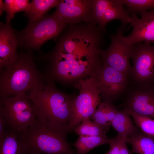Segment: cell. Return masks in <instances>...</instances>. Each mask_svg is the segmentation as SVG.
<instances>
[{
	"instance_id": "603a6c76",
	"label": "cell",
	"mask_w": 154,
	"mask_h": 154,
	"mask_svg": "<svg viewBox=\"0 0 154 154\" xmlns=\"http://www.w3.org/2000/svg\"><path fill=\"white\" fill-rule=\"evenodd\" d=\"M5 11L7 13L6 24H10L11 20L17 13L27 9L30 2L28 0H5L4 1Z\"/></svg>"
},
{
	"instance_id": "7c38bea8",
	"label": "cell",
	"mask_w": 154,
	"mask_h": 154,
	"mask_svg": "<svg viewBox=\"0 0 154 154\" xmlns=\"http://www.w3.org/2000/svg\"><path fill=\"white\" fill-rule=\"evenodd\" d=\"M93 3V0H60L52 13L68 25L92 23Z\"/></svg>"
},
{
	"instance_id": "9a60e30c",
	"label": "cell",
	"mask_w": 154,
	"mask_h": 154,
	"mask_svg": "<svg viewBox=\"0 0 154 154\" xmlns=\"http://www.w3.org/2000/svg\"><path fill=\"white\" fill-rule=\"evenodd\" d=\"M21 132L7 128L0 140V154H26Z\"/></svg>"
},
{
	"instance_id": "44dd1931",
	"label": "cell",
	"mask_w": 154,
	"mask_h": 154,
	"mask_svg": "<svg viewBox=\"0 0 154 154\" xmlns=\"http://www.w3.org/2000/svg\"><path fill=\"white\" fill-rule=\"evenodd\" d=\"M111 140L112 138L80 135L72 145L76 148V154H86L98 146L110 144Z\"/></svg>"
},
{
	"instance_id": "e0dca14e",
	"label": "cell",
	"mask_w": 154,
	"mask_h": 154,
	"mask_svg": "<svg viewBox=\"0 0 154 154\" xmlns=\"http://www.w3.org/2000/svg\"><path fill=\"white\" fill-rule=\"evenodd\" d=\"M118 111L112 103L101 102L89 119L108 132Z\"/></svg>"
},
{
	"instance_id": "7a4b0ae2",
	"label": "cell",
	"mask_w": 154,
	"mask_h": 154,
	"mask_svg": "<svg viewBox=\"0 0 154 154\" xmlns=\"http://www.w3.org/2000/svg\"><path fill=\"white\" fill-rule=\"evenodd\" d=\"M47 81L35 65L31 50H27L19 54L15 61L0 71V97L21 96L31 99Z\"/></svg>"
},
{
	"instance_id": "f1b7e54d",
	"label": "cell",
	"mask_w": 154,
	"mask_h": 154,
	"mask_svg": "<svg viewBox=\"0 0 154 154\" xmlns=\"http://www.w3.org/2000/svg\"><path fill=\"white\" fill-rule=\"evenodd\" d=\"M7 128L5 118L2 114L0 112V140L4 135Z\"/></svg>"
},
{
	"instance_id": "8fae6325",
	"label": "cell",
	"mask_w": 154,
	"mask_h": 154,
	"mask_svg": "<svg viewBox=\"0 0 154 154\" xmlns=\"http://www.w3.org/2000/svg\"><path fill=\"white\" fill-rule=\"evenodd\" d=\"M124 95V108L154 119V83L140 84L130 82Z\"/></svg>"
},
{
	"instance_id": "d4e9b609",
	"label": "cell",
	"mask_w": 154,
	"mask_h": 154,
	"mask_svg": "<svg viewBox=\"0 0 154 154\" xmlns=\"http://www.w3.org/2000/svg\"><path fill=\"white\" fill-rule=\"evenodd\" d=\"M131 116L135 123L147 134L154 137V119L138 114L128 109L124 108Z\"/></svg>"
},
{
	"instance_id": "5bb4252c",
	"label": "cell",
	"mask_w": 154,
	"mask_h": 154,
	"mask_svg": "<svg viewBox=\"0 0 154 154\" xmlns=\"http://www.w3.org/2000/svg\"><path fill=\"white\" fill-rule=\"evenodd\" d=\"M18 41L10 24H0V71L17 59Z\"/></svg>"
},
{
	"instance_id": "ba28073f",
	"label": "cell",
	"mask_w": 154,
	"mask_h": 154,
	"mask_svg": "<svg viewBox=\"0 0 154 154\" xmlns=\"http://www.w3.org/2000/svg\"><path fill=\"white\" fill-rule=\"evenodd\" d=\"M92 74L104 102L112 103L124 95L130 82L129 76L102 64Z\"/></svg>"
},
{
	"instance_id": "4fadbf2b",
	"label": "cell",
	"mask_w": 154,
	"mask_h": 154,
	"mask_svg": "<svg viewBox=\"0 0 154 154\" xmlns=\"http://www.w3.org/2000/svg\"><path fill=\"white\" fill-rule=\"evenodd\" d=\"M140 14V18L136 15H131L129 24L133 27L132 31L128 35L123 36L124 41L129 45H134L143 41L154 43V9Z\"/></svg>"
},
{
	"instance_id": "2e32d148",
	"label": "cell",
	"mask_w": 154,
	"mask_h": 154,
	"mask_svg": "<svg viewBox=\"0 0 154 154\" xmlns=\"http://www.w3.org/2000/svg\"><path fill=\"white\" fill-rule=\"evenodd\" d=\"M121 0H112L111 4L106 10L99 28L102 31H106V26L110 21L118 19L121 22L122 25L125 27L130 24L131 19L130 16L123 6Z\"/></svg>"
},
{
	"instance_id": "5b68a950",
	"label": "cell",
	"mask_w": 154,
	"mask_h": 154,
	"mask_svg": "<svg viewBox=\"0 0 154 154\" xmlns=\"http://www.w3.org/2000/svg\"><path fill=\"white\" fill-rule=\"evenodd\" d=\"M68 26L52 13L44 15L37 21L29 23L23 30L15 33L19 46L38 51L48 40H55Z\"/></svg>"
},
{
	"instance_id": "277c9868",
	"label": "cell",
	"mask_w": 154,
	"mask_h": 154,
	"mask_svg": "<svg viewBox=\"0 0 154 154\" xmlns=\"http://www.w3.org/2000/svg\"><path fill=\"white\" fill-rule=\"evenodd\" d=\"M73 98L56 88L54 81L47 79L43 89L30 99L37 117L68 132V128L73 116Z\"/></svg>"
},
{
	"instance_id": "4dcf8cb0",
	"label": "cell",
	"mask_w": 154,
	"mask_h": 154,
	"mask_svg": "<svg viewBox=\"0 0 154 154\" xmlns=\"http://www.w3.org/2000/svg\"><path fill=\"white\" fill-rule=\"evenodd\" d=\"M26 154H44L42 153L36 152H30L27 153Z\"/></svg>"
},
{
	"instance_id": "83f0119b",
	"label": "cell",
	"mask_w": 154,
	"mask_h": 154,
	"mask_svg": "<svg viewBox=\"0 0 154 154\" xmlns=\"http://www.w3.org/2000/svg\"><path fill=\"white\" fill-rule=\"evenodd\" d=\"M119 139V149L120 154H130L126 143V139L117 135Z\"/></svg>"
},
{
	"instance_id": "484cf974",
	"label": "cell",
	"mask_w": 154,
	"mask_h": 154,
	"mask_svg": "<svg viewBox=\"0 0 154 154\" xmlns=\"http://www.w3.org/2000/svg\"><path fill=\"white\" fill-rule=\"evenodd\" d=\"M112 0H93L92 22L98 26L100 24L104 13L111 4Z\"/></svg>"
},
{
	"instance_id": "3957f363",
	"label": "cell",
	"mask_w": 154,
	"mask_h": 154,
	"mask_svg": "<svg viewBox=\"0 0 154 154\" xmlns=\"http://www.w3.org/2000/svg\"><path fill=\"white\" fill-rule=\"evenodd\" d=\"M21 133L27 153L76 154L67 141L68 131L47 121L37 117L27 130Z\"/></svg>"
},
{
	"instance_id": "30bf717a",
	"label": "cell",
	"mask_w": 154,
	"mask_h": 154,
	"mask_svg": "<svg viewBox=\"0 0 154 154\" xmlns=\"http://www.w3.org/2000/svg\"><path fill=\"white\" fill-rule=\"evenodd\" d=\"M131 58L133 66L129 75L130 82L140 84L154 83V46L147 42L137 44Z\"/></svg>"
},
{
	"instance_id": "cb8c5ba5",
	"label": "cell",
	"mask_w": 154,
	"mask_h": 154,
	"mask_svg": "<svg viewBox=\"0 0 154 154\" xmlns=\"http://www.w3.org/2000/svg\"><path fill=\"white\" fill-rule=\"evenodd\" d=\"M125 6L127 11L129 13L135 15L154 9V0H121Z\"/></svg>"
},
{
	"instance_id": "6da1fadb",
	"label": "cell",
	"mask_w": 154,
	"mask_h": 154,
	"mask_svg": "<svg viewBox=\"0 0 154 154\" xmlns=\"http://www.w3.org/2000/svg\"><path fill=\"white\" fill-rule=\"evenodd\" d=\"M103 32L92 22L69 25L53 50L42 56L47 64L44 75L64 83L92 75L102 64Z\"/></svg>"
},
{
	"instance_id": "f546056e",
	"label": "cell",
	"mask_w": 154,
	"mask_h": 154,
	"mask_svg": "<svg viewBox=\"0 0 154 154\" xmlns=\"http://www.w3.org/2000/svg\"><path fill=\"white\" fill-rule=\"evenodd\" d=\"M5 11V6L4 2L2 0H0V15H1L3 11Z\"/></svg>"
},
{
	"instance_id": "8992f818",
	"label": "cell",
	"mask_w": 154,
	"mask_h": 154,
	"mask_svg": "<svg viewBox=\"0 0 154 154\" xmlns=\"http://www.w3.org/2000/svg\"><path fill=\"white\" fill-rule=\"evenodd\" d=\"M75 86L79 94L72 100L73 116L68 128L69 133L83 121L89 119L101 102L100 92L93 74L78 80Z\"/></svg>"
},
{
	"instance_id": "ffe728a7",
	"label": "cell",
	"mask_w": 154,
	"mask_h": 154,
	"mask_svg": "<svg viewBox=\"0 0 154 154\" xmlns=\"http://www.w3.org/2000/svg\"><path fill=\"white\" fill-rule=\"evenodd\" d=\"M59 1V0H33L25 12V16L28 18L29 23L37 21L50 9L57 7Z\"/></svg>"
},
{
	"instance_id": "7402d4cb",
	"label": "cell",
	"mask_w": 154,
	"mask_h": 154,
	"mask_svg": "<svg viewBox=\"0 0 154 154\" xmlns=\"http://www.w3.org/2000/svg\"><path fill=\"white\" fill-rule=\"evenodd\" d=\"M73 131L79 136H98L108 138L106 135L107 131L89 119L82 122Z\"/></svg>"
},
{
	"instance_id": "4316f807",
	"label": "cell",
	"mask_w": 154,
	"mask_h": 154,
	"mask_svg": "<svg viewBox=\"0 0 154 154\" xmlns=\"http://www.w3.org/2000/svg\"><path fill=\"white\" fill-rule=\"evenodd\" d=\"M110 147L106 154H120L119 149V139L117 136L112 137L110 143Z\"/></svg>"
},
{
	"instance_id": "52a82bcc",
	"label": "cell",
	"mask_w": 154,
	"mask_h": 154,
	"mask_svg": "<svg viewBox=\"0 0 154 154\" xmlns=\"http://www.w3.org/2000/svg\"><path fill=\"white\" fill-rule=\"evenodd\" d=\"M0 112L5 118L7 128L22 133L27 130L37 118L32 101L23 96L0 97Z\"/></svg>"
},
{
	"instance_id": "ac0fdd59",
	"label": "cell",
	"mask_w": 154,
	"mask_h": 154,
	"mask_svg": "<svg viewBox=\"0 0 154 154\" xmlns=\"http://www.w3.org/2000/svg\"><path fill=\"white\" fill-rule=\"evenodd\" d=\"M130 116L124 109L118 110L111 125L118 132L117 135L125 139L127 137L132 136L140 131L134 125Z\"/></svg>"
},
{
	"instance_id": "d6986e66",
	"label": "cell",
	"mask_w": 154,
	"mask_h": 154,
	"mask_svg": "<svg viewBox=\"0 0 154 154\" xmlns=\"http://www.w3.org/2000/svg\"><path fill=\"white\" fill-rule=\"evenodd\" d=\"M126 143L132 146L131 153L138 154H154V137L140 131L127 137Z\"/></svg>"
},
{
	"instance_id": "9c48e42d",
	"label": "cell",
	"mask_w": 154,
	"mask_h": 154,
	"mask_svg": "<svg viewBox=\"0 0 154 154\" xmlns=\"http://www.w3.org/2000/svg\"><path fill=\"white\" fill-rule=\"evenodd\" d=\"M125 28L121 25L116 34L110 36V44L107 49L102 50L101 59L102 64L129 76L132 68L129 60L135 45H129L124 41Z\"/></svg>"
}]
</instances>
